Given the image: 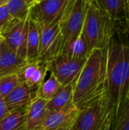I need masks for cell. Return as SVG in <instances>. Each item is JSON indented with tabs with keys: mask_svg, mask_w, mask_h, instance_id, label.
<instances>
[{
	"mask_svg": "<svg viewBox=\"0 0 129 130\" xmlns=\"http://www.w3.org/2000/svg\"><path fill=\"white\" fill-rule=\"evenodd\" d=\"M107 43L91 50L75 82L73 102L78 110L106 94Z\"/></svg>",
	"mask_w": 129,
	"mask_h": 130,
	"instance_id": "6da1fadb",
	"label": "cell"
},
{
	"mask_svg": "<svg viewBox=\"0 0 129 130\" xmlns=\"http://www.w3.org/2000/svg\"><path fill=\"white\" fill-rule=\"evenodd\" d=\"M106 97L114 120L129 90V46L109 39L106 45Z\"/></svg>",
	"mask_w": 129,
	"mask_h": 130,
	"instance_id": "7a4b0ae2",
	"label": "cell"
},
{
	"mask_svg": "<svg viewBox=\"0 0 129 130\" xmlns=\"http://www.w3.org/2000/svg\"><path fill=\"white\" fill-rule=\"evenodd\" d=\"M114 117L106 94L79 110L72 130H112Z\"/></svg>",
	"mask_w": 129,
	"mask_h": 130,
	"instance_id": "3957f363",
	"label": "cell"
},
{
	"mask_svg": "<svg viewBox=\"0 0 129 130\" xmlns=\"http://www.w3.org/2000/svg\"><path fill=\"white\" fill-rule=\"evenodd\" d=\"M109 27L104 11L97 0H88L82 33L87 45L88 55L94 48H103L109 40Z\"/></svg>",
	"mask_w": 129,
	"mask_h": 130,
	"instance_id": "277c9868",
	"label": "cell"
},
{
	"mask_svg": "<svg viewBox=\"0 0 129 130\" xmlns=\"http://www.w3.org/2000/svg\"><path fill=\"white\" fill-rule=\"evenodd\" d=\"M87 7L88 0H69L68 2L59 21L63 47L73 42L81 33Z\"/></svg>",
	"mask_w": 129,
	"mask_h": 130,
	"instance_id": "5b68a950",
	"label": "cell"
},
{
	"mask_svg": "<svg viewBox=\"0 0 129 130\" xmlns=\"http://www.w3.org/2000/svg\"><path fill=\"white\" fill-rule=\"evenodd\" d=\"M28 24L29 15L22 20L12 18L0 34L7 45L24 59H26L27 56Z\"/></svg>",
	"mask_w": 129,
	"mask_h": 130,
	"instance_id": "8992f818",
	"label": "cell"
},
{
	"mask_svg": "<svg viewBox=\"0 0 129 130\" xmlns=\"http://www.w3.org/2000/svg\"><path fill=\"white\" fill-rule=\"evenodd\" d=\"M87 58L72 59L61 53L49 63V72L62 86L68 85L77 80Z\"/></svg>",
	"mask_w": 129,
	"mask_h": 130,
	"instance_id": "52a82bcc",
	"label": "cell"
},
{
	"mask_svg": "<svg viewBox=\"0 0 129 130\" xmlns=\"http://www.w3.org/2000/svg\"><path fill=\"white\" fill-rule=\"evenodd\" d=\"M69 0H42L30 8L29 17L39 27L49 25L55 20H60Z\"/></svg>",
	"mask_w": 129,
	"mask_h": 130,
	"instance_id": "ba28073f",
	"label": "cell"
},
{
	"mask_svg": "<svg viewBox=\"0 0 129 130\" xmlns=\"http://www.w3.org/2000/svg\"><path fill=\"white\" fill-rule=\"evenodd\" d=\"M78 112L74 102L62 110L47 112L40 130H72Z\"/></svg>",
	"mask_w": 129,
	"mask_h": 130,
	"instance_id": "9c48e42d",
	"label": "cell"
},
{
	"mask_svg": "<svg viewBox=\"0 0 129 130\" xmlns=\"http://www.w3.org/2000/svg\"><path fill=\"white\" fill-rule=\"evenodd\" d=\"M30 62L19 57L3 40L0 52V77L19 74Z\"/></svg>",
	"mask_w": 129,
	"mask_h": 130,
	"instance_id": "30bf717a",
	"label": "cell"
},
{
	"mask_svg": "<svg viewBox=\"0 0 129 130\" xmlns=\"http://www.w3.org/2000/svg\"><path fill=\"white\" fill-rule=\"evenodd\" d=\"M46 104V101L37 97L30 101L26 110V130H40L47 113Z\"/></svg>",
	"mask_w": 129,
	"mask_h": 130,
	"instance_id": "8fae6325",
	"label": "cell"
},
{
	"mask_svg": "<svg viewBox=\"0 0 129 130\" xmlns=\"http://www.w3.org/2000/svg\"><path fill=\"white\" fill-rule=\"evenodd\" d=\"M34 97L30 87L25 82H21L4 99L8 111L11 112L27 107Z\"/></svg>",
	"mask_w": 129,
	"mask_h": 130,
	"instance_id": "7c38bea8",
	"label": "cell"
},
{
	"mask_svg": "<svg viewBox=\"0 0 129 130\" xmlns=\"http://www.w3.org/2000/svg\"><path fill=\"white\" fill-rule=\"evenodd\" d=\"M75 82L68 85L62 86L54 97L47 101L46 110L47 112H53L63 109L70 103L73 102L74 88Z\"/></svg>",
	"mask_w": 129,
	"mask_h": 130,
	"instance_id": "4fadbf2b",
	"label": "cell"
},
{
	"mask_svg": "<svg viewBox=\"0 0 129 130\" xmlns=\"http://www.w3.org/2000/svg\"><path fill=\"white\" fill-rule=\"evenodd\" d=\"M40 46V27L38 24L29 17L27 42V56L28 62L36 61L39 56Z\"/></svg>",
	"mask_w": 129,
	"mask_h": 130,
	"instance_id": "5bb4252c",
	"label": "cell"
},
{
	"mask_svg": "<svg viewBox=\"0 0 129 130\" xmlns=\"http://www.w3.org/2000/svg\"><path fill=\"white\" fill-rule=\"evenodd\" d=\"M59 21L55 20L49 25L40 27V46L38 59L42 56L60 33Z\"/></svg>",
	"mask_w": 129,
	"mask_h": 130,
	"instance_id": "9a60e30c",
	"label": "cell"
},
{
	"mask_svg": "<svg viewBox=\"0 0 129 130\" xmlns=\"http://www.w3.org/2000/svg\"><path fill=\"white\" fill-rule=\"evenodd\" d=\"M27 107L9 112L1 121L0 130H26Z\"/></svg>",
	"mask_w": 129,
	"mask_h": 130,
	"instance_id": "2e32d148",
	"label": "cell"
},
{
	"mask_svg": "<svg viewBox=\"0 0 129 130\" xmlns=\"http://www.w3.org/2000/svg\"><path fill=\"white\" fill-rule=\"evenodd\" d=\"M62 53L72 59H81L87 57V45L82 31L73 42L62 48Z\"/></svg>",
	"mask_w": 129,
	"mask_h": 130,
	"instance_id": "e0dca14e",
	"label": "cell"
},
{
	"mask_svg": "<svg viewBox=\"0 0 129 130\" xmlns=\"http://www.w3.org/2000/svg\"><path fill=\"white\" fill-rule=\"evenodd\" d=\"M62 86V85L57 78L50 73L49 77L46 80H44V82L37 88L35 97L49 101L54 97Z\"/></svg>",
	"mask_w": 129,
	"mask_h": 130,
	"instance_id": "ac0fdd59",
	"label": "cell"
},
{
	"mask_svg": "<svg viewBox=\"0 0 129 130\" xmlns=\"http://www.w3.org/2000/svg\"><path fill=\"white\" fill-rule=\"evenodd\" d=\"M101 9L110 18H119L125 11V0H97Z\"/></svg>",
	"mask_w": 129,
	"mask_h": 130,
	"instance_id": "d6986e66",
	"label": "cell"
},
{
	"mask_svg": "<svg viewBox=\"0 0 129 130\" xmlns=\"http://www.w3.org/2000/svg\"><path fill=\"white\" fill-rule=\"evenodd\" d=\"M112 130H129V97L126 96L122 103L114 120Z\"/></svg>",
	"mask_w": 129,
	"mask_h": 130,
	"instance_id": "ffe728a7",
	"label": "cell"
},
{
	"mask_svg": "<svg viewBox=\"0 0 129 130\" xmlns=\"http://www.w3.org/2000/svg\"><path fill=\"white\" fill-rule=\"evenodd\" d=\"M5 5L14 18L22 20L29 15L30 6L26 0H9Z\"/></svg>",
	"mask_w": 129,
	"mask_h": 130,
	"instance_id": "44dd1931",
	"label": "cell"
},
{
	"mask_svg": "<svg viewBox=\"0 0 129 130\" xmlns=\"http://www.w3.org/2000/svg\"><path fill=\"white\" fill-rule=\"evenodd\" d=\"M62 47H63V39L60 32L59 35L56 37V38L55 39V40L52 42V43L49 46V48L45 52V53L42 56H40L37 60L49 64L57 56L62 53Z\"/></svg>",
	"mask_w": 129,
	"mask_h": 130,
	"instance_id": "7402d4cb",
	"label": "cell"
},
{
	"mask_svg": "<svg viewBox=\"0 0 129 130\" xmlns=\"http://www.w3.org/2000/svg\"><path fill=\"white\" fill-rule=\"evenodd\" d=\"M20 82H21L17 74L0 77V95L5 98Z\"/></svg>",
	"mask_w": 129,
	"mask_h": 130,
	"instance_id": "603a6c76",
	"label": "cell"
},
{
	"mask_svg": "<svg viewBox=\"0 0 129 130\" xmlns=\"http://www.w3.org/2000/svg\"><path fill=\"white\" fill-rule=\"evenodd\" d=\"M14 18L10 14L6 5L0 6V34L5 25Z\"/></svg>",
	"mask_w": 129,
	"mask_h": 130,
	"instance_id": "cb8c5ba5",
	"label": "cell"
},
{
	"mask_svg": "<svg viewBox=\"0 0 129 130\" xmlns=\"http://www.w3.org/2000/svg\"><path fill=\"white\" fill-rule=\"evenodd\" d=\"M9 113L5 102V99L0 95V121Z\"/></svg>",
	"mask_w": 129,
	"mask_h": 130,
	"instance_id": "d4e9b609",
	"label": "cell"
},
{
	"mask_svg": "<svg viewBox=\"0 0 129 130\" xmlns=\"http://www.w3.org/2000/svg\"><path fill=\"white\" fill-rule=\"evenodd\" d=\"M26 1H27V4L29 5L30 8L33 5H34L35 4H36V3L38 2V0H26Z\"/></svg>",
	"mask_w": 129,
	"mask_h": 130,
	"instance_id": "484cf974",
	"label": "cell"
},
{
	"mask_svg": "<svg viewBox=\"0 0 129 130\" xmlns=\"http://www.w3.org/2000/svg\"><path fill=\"white\" fill-rule=\"evenodd\" d=\"M9 0H0V6L2 5H5Z\"/></svg>",
	"mask_w": 129,
	"mask_h": 130,
	"instance_id": "4316f807",
	"label": "cell"
},
{
	"mask_svg": "<svg viewBox=\"0 0 129 130\" xmlns=\"http://www.w3.org/2000/svg\"><path fill=\"white\" fill-rule=\"evenodd\" d=\"M4 40V38L2 37V36L0 34V52H1V46H2V43Z\"/></svg>",
	"mask_w": 129,
	"mask_h": 130,
	"instance_id": "83f0119b",
	"label": "cell"
},
{
	"mask_svg": "<svg viewBox=\"0 0 129 130\" xmlns=\"http://www.w3.org/2000/svg\"><path fill=\"white\" fill-rule=\"evenodd\" d=\"M127 96H128L129 97V90H128V94H127Z\"/></svg>",
	"mask_w": 129,
	"mask_h": 130,
	"instance_id": "f1b7e54d",
	"label": "cell"
},
{
	"mask_svg": "<svg viewBox=\"0 0 129 130\" xmlns=\"http://www.w3.org/2000/svg\"><path fill=\"white\" fill-rule=\"evenodd\" d=\"M40 1H42V0H38V2H40Z\"/></svg>",
	"mask_w": 129,
	"mask_h": 130,
	"instance_id": "f546056e",
	"label": "cell"
}]
</instances>
